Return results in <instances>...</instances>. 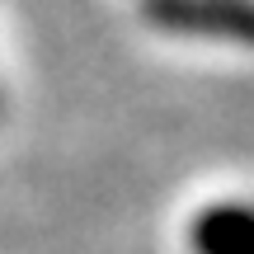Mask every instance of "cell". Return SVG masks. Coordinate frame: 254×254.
Segmentation results:
<instances>
[{
    "mask_svg": "<svg viewBox=\"0 0 254 254\" xmlns=\"http://www.w3.org/2000/svg\"><path fill=\"white\" fill-rule=\"evenodd\" d=\"M141 14L160 33L254 47V0H141Z\"/></svg>",
    "mask_w": 254,
    "mask_h": 254,
    "instance_id": "6da1fadb",
    "label": "cell"
},
{
    "mask_svg": "<svg viewBox=\"0 0 254 254\" xmlns=\"http://www.w3.org/2000/svg\"><path fill=\"white\" fill-rule=\"evenodd\" d=\"M193 254H254V202H207L189 226Z\"/></svg>",
    "mask_w": 254,
    "mask_h": 254,
    "instance_id": "7a4b0ae2",
    "label": "cell"
}]
</instances>
